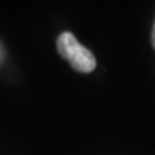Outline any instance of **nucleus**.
<instances>
[{
	"label": "nucleus",
	"instance_id": "obj_1",
	"mask_svg": "<svg viewBox=\"0 0 155 155\" xmlns=\"http://www.w3.org/2000/svg\"><path fill=\"white\" fill-rule=\"evenodd\" d=\"M56 46L59 55L63 59H66L71 63V66L78 72L89 73L96 68V59L94 53L79 43V40L71 32H63L59 35Z\"/></svg>",
	"mask_w": 155,
	"mask_h": 155
},
{
	"label": "nucleus",
	"instance_id": "obj_2",
	"mask_svg": "<svg viewBox=\"0 0 155 155\" xmlns=\"http://www.w3.org/2000/svg\"><path fill=\"white\" fill-rule=\"evenodd\" d=\"M151 43H152V48L155 49V20H154V26H152V33H151Z\"/></svg>",
	"mask_w": 155,
	"mask_h": 155
},
{
	"label": "nucleus",
	"instance_id": "obj_3",
	"mask_svg": "<svg viewBox=\"0 0 155 155\" xmlns=\"http://www.w3.org/2000/svg\"><path fill=\"white\" fill-rule=\"evenodd\" d=\"M2 59H3V52H2V49H0V63H2Z\"/></svg>",
	"mask_w": 155,
	"mask_h": 155
}]
</instances>
